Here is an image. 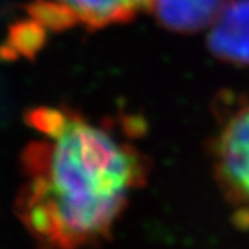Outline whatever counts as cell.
Wrapping results in <instances>:
<instances>
[{
	"label": "cell",
	"instance_id": "6da1fadb",
	"mask_svg": "<svg viewBox=\"0 0 249 249\" xmlns=\"http://www.w3.org/2000/svg\"><path fill=\"white\" fill-rule=\"evenodd\" d=\"M48 140L23 153L27 183L15 212L44 249L92 246L111 234L149 162L110 131L65 113Z\"/></svg>",
	"mask_w": 249,
	"mask_h": 249
},
{
	"label": "cell",
	"instance_id": "7a4b0ae2",
	"mask_svg": "<svg viewBox=\"0 0 249 249\" xmlns=\"http://www.w3.org/2000/svg\"><path fill=\"white\" fill-rule=\"evenodd\" d=\"M218 129L212 140L215 180L234 209V224L249 228V92L227 93L218 104Z\"/></svg>",
	"mask_w": 249,
	"mask_h": 249
},
{
	"label": "cell",
	"instance_id": "3957f363",
	"mask_svg": "<svg viewBox=\"0 0 249 249\" xmlns=\"http://www.w3.org/2000/svg\"><path fill=\"white\" fill-rule=\"evenodd\" d=\"M207 47L216 59L249 68V0H231L209 27Z\"/></svg>",
	"mask_w": 249,
	"mask_h": 249
},
{
	"label": "cell",
	"instance_id": "277c9868",
	"mask_svg": "<svg viewBox=\"0 0 249 249\" xmlns=\"http://www.w3.org/2000/svg\"><path fill=\"white\" fill-rule=\"evenodd\" d=\"M231 0H152L156 20L168 30L194 33L209 29Z\"/></svg>",
	"mask_w": 249,
	"mask_h": 249
},
{
	"label": "cell",
	"instance_id": "5b68a950",
	"mask_svg": "<svg viewBox=\"0 0 249 249\" xmlns=\"http://www.w3.org/2000/svg\"><path fill=\"white\" fill-rule=\"evenodd\" d=\"M75 15L78 23L90 29L126 23L141 12L150 9L152 0H54Z\"/></svg>",
	"mask_w": 249,
	"mask_h": 249
},
{
	"label": "cell",
	"instance_id": "8992f818",
	"mask_svg": "<svg viewBox=\"0 0 249 249\" xmlns=\"http://www.w3.org/2000/svg\"><path fill=\"white\" fill-rule=\"evenodd\" d=\"M29 14L35 21H38L45 29L53 30H63L78 23L72 12L54 0H41L32 5L29 8Z\"/></svg>",
	"mask_w": 249,
	"mask_h": 249
},
{
	"label": "cell",
	"instance_id": "52a82bcc",
	"mask_svg": "<svg viewBox=\"0 0 249 249\" xmlns=\"http://www.w3.org/2000/svg\"><path fill=\"white\" fill-rule=\"evenodd\" d=\"M45 41V27L38 21H21L9 33V45L24 56L35 54Z\"/></svg>",
	"mask_w": 249,
	"mask_h": 249
}]
</instances>
